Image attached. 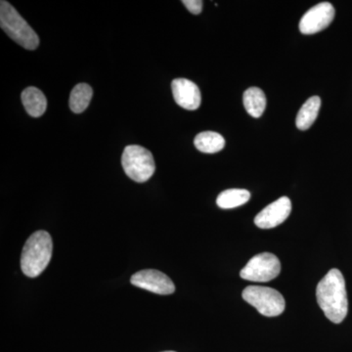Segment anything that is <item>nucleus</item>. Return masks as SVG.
<instances>
[{
    "label": "nucleus",
    "mask_w": 352,
    "mask_h": 352,
    "mask_svg": "<svg viewBox=\"0 0 352 352\" xmlns=\"http://www.w3.org/2000/svg\"><path fill=\"white\" fill-rule=\"evenodd\" d=\"M316 298L324 314L333 323L340 324L349 312V300L344 275L339 270H331L319 282Z\"/></svg>",
    "instance_id": "nucleus-1"
},
{
    "label": "nucleus",
    "mask_w": 352,
    "mask_h": 352,
    "mask_svg": "<svg viewBox=\"0 0 352 352\" xmlns=\"http://www.w3.org/2000/svg\"><path fill=\"white\" fill-rule=\"evenodd\" d=\"M52 251V238L50 233L39 230L32 234L25 242L21 256V268L25 276H39L50 264Z\"/></svg>",
    "instance_id": "nucleus-2"
},
{
    "label": "nucleus",
    "mask_w": 352,
    "mask_h": 352,
    "mask_svg": "<svg viewBox=\"0 0 352 352\" xmlns=\"http://www.w3.org/2000/svg\"><path fill=\"white\" fill-rule=\"evenodd\" d=\"M0 25L9 38L25 50H34L38 47V34L14 8L12 4L6 0L0 2Z\"/></svg>",
    "instance_id": "nucleus-3"
},
{
    "label": "nucleus",
    "mask_w": 352,
    "mask_h": 352,
    "mask_svg": "<svg viewBox=\"0 0 352 352\" xmlns=\"http://www.w3.org/2000/svg\"><path fill=\"white\" fill-rule=\"evenodd\" d=\"M122 164L126 175L138 183L149 180L156 170L152 153L139 145L126 147L122 153Z\"/></svg>",
    "instance_id": "nucleus-4"
},
{
    "label": "nucleus",
    "mask_w": 352,
    "mask_h": 352,
    "mask_svg": "<svg viewBox=\"0 0 352 352\" xmlns=\"http://www.w3.org/2000/svg\"><path fill=\"white\" fill-rule=\"evenodd\" d=\"M242 296L245 302L256 307L263 316H279L286 307L284 296L276 289L268 287H247L243 291Z\"/></svg>",
    "instance_id": "nucleus-5"
},
{
    "label": "nucleus",
    "mask_w": 352,
    "mask_h": 352,
    "mask_svg": "<svg viewBox=\"0 0 352 352\" xmlns=\"http://www.w3.org/2000/svg\"><path fill=\"white\" fill-rule=\"evenodd\" d=\"M281 263L275 254L263 252L250 259L247 265L241 270L240 276L247 281L270 282L279 276Z\"/></svg>",
    "instance_id": "nucleus-6"
},
{
    "label": "nucleus",
    "mask_w": 352,
    "mask_h": 352,
    "mask_svg": "<svg viewBox=\"0 0 352 352\" xmlns=\"http://www.w3.org/2000/svg\"><path fill=\"white\" fill-rule=\"evenodd\" d=\"M131 284L138 288L144 289L157 295H171L175 286L170 278L159 270H145L132 275Z\"/></svg>",
    "instance_id": "nucleus-7"
},
{
    "label": "nucleus",
    "mask_w": 352,
    "mask_h": 352,
    "mask_svg": "<svg viewBox=\"0 0 352 352\" xmlns=\"http://www.w3.org/2000/svg\"><path fill=\"white\" fill-rule=\"evenodd\" d=\"M335 8L329 2H322L312 7L302 16L300 31L303 34H314L330 25L335 18Z\"/></svg>",
    "instance_id": "nucleus-8"
},
{
    "label": "nucleus",
    "mask_w": 352,
    "mask_h": 352,
    "mask_svg": "<svg viewBox=\"0 0 352 352\" xmlns=\"http://www.w3.org/2000/svg\"><path fill=\"white\" fill-rule=\"evenodd\" d=\"M292 212V203L288 197H282L264 208L256 217L254 223L261 229L274 228L283 223Z\"/></svg>",
    "instance_id": "nucleus-9"
},
{
    "label": "nucleus",
    "mask_w": 352,
    "mask_h": 352,
    "mask_svg": "<svg viewBox=\"0 0 352 352\" xmlns=\"http://www.w3.org/2000/svg\"><path fill=\"white\" fill-rule=\"evenodd\" d=\"M171 89L173 98L180 107L189 111L200 107L201 91L196 83L186 78H176L171 82Z\"/></svg>",
    "instance_id": "nucleus-10"
},
{
    "label": "nucleus",
    "mask_w": 352,
    "mask_h": 352,
    "mask_svg": "<svg viewBox=\"0 0 352 352\" xmlns=\"http://www.w3.org/2000/svg\"><path fill=\"white\" fill-rule=\"evenodd\" d=\"M22 103L25 111L34 118H39L45 113L47 100L38 88L28 87L22 92Z\"/></svg>",
    "instance_id": "nucleus-11"
},
{
    "label": "nucleus",
    "mask_w": 352,
    "mask_h": 352,
    "mask_svg": "<svg viewBox=\"0 0 352 352\" xmlns=\"http://www.w3.org/2000/svg\"><path fill=\"white\" fill-rule=\"evenodd\" d=\"M321 107L320 97L314 96L307 99L296 116V124L300 131H307L314 124Z\"/></svg>",
    "instance_id": "nucleus-12"
},
{
    "label": "nucleus",
    "mask_w": 352,
    "mask_h": 352,
    "mask_svg": "<svg viewBox=\"0 0 352 352\" xmlns=\"http://www.w3.org/2000/svg\"><path fill=\"white\" fill-rule=\"evenodd\" d=\"M194 145L201 153L214 154L223 149L226 146V139L217 132L204 131L196 136Z\"/></svg>",
    "instance_id": "nucleus-13"
},
{
    "label": "nucleus",
    "mask_w": 352,
    "mask_h": 352,
    "mask_svg": "<svg viewBox=\"0 0 352 352\" xmlns=\"http://www.w3.org/2000/svg\"><path fill=\"white\" fill-rule=\"evenodd\" d=\"M243 102L245 111L254 118H261L265 111L266 96L258 87H251L245 90Z\"/></svg>",
    "instance_id": "nucleus-14"
},
{
    "label": "nucleus",
    "mask_w": 352,
    "mask_h": 352,
    "mask_svg": "<svg viewBox=\"0 0 352 352\" xmlns=\"http://www.w3.org/2000/svg\"><path fill=\"white\" fill-rule=\"evenodd\" d=\"M92 95H94L92 88L87 83L76 85L69 96V108L75 113L85 112L91 101Z\"/></svg>",
    "instance_id": "nucleus-15"
},
{
    "label": "nucleus",
    "mask_w": 352,
    "mask_h": 352,
    "mask_svg": "<svg viewBox=\"0 0 352 352\" xmlns=\"http://www.w3.org/2000/svg\"><path fill=\"white\" fill-rule=\"evenodd\" d=\"M251 194L245 189H228L221 192L217 199V206L220 208L229 210L241 207L249 201Z\"/></svg>",
    "instance_id": "nucleus-16"
},
{
    "label": "nucleus",
    "mask_w": 352,
    "mask_h": 352,
    "mask_svg": "<svg viewBox=\"0 0 352 352\" xmlns=\"http://www.w3.org/2000/svg\"><path fill=\"white\" fill-rule=\"evenodd\" d=\"M182 3L194 15H198L203 10L204 2L201 0H183Z\"/></svg>",
    "instance_id": "nucleus-17"
},
{
    "label": "nucleus",
    "mask_w": 352,
    "mask_h": 352,
    "mask_svg": "<svg viewBox=\"0 0 352 352\" xmlns=\"http://www.w3.org/2000/svg\"><path fill=\"white\" fill-rule=\"evenodd\" d=\"M163 352H175V351H163Z\"/></svg>",
    "instance_id": "nucleus-18"
}]
</instances>
